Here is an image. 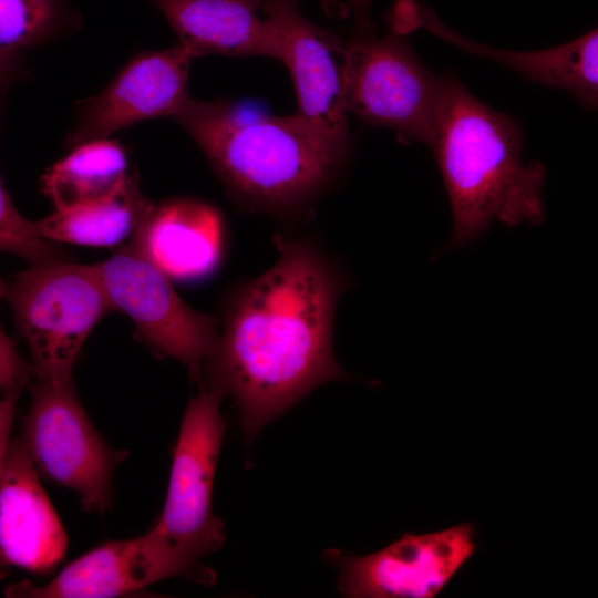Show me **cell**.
I'll list each match as a JSON object with an SVG mask.
<instances>
[{
  "label": "cell",
  "instance_id": "obj_1",
  "mask_svg": "<svg viewBox=\"0 0 598 598\" xmlns=\"http://www.w3.org/2000/svg\"><path fill=\"white\" fill-rule=\"evenodd\" d=\"M279 248L269 269L226 298L204 368L209 385L234 398L248 442L311 390L348 378L332 347L346 276L311 239Z\"/></svg>",
  "mask_w": 598,
  "mask_h": 598
},
{
  "label": "cell",
  "instance_id": "obj_2",
  "mask_svg": "<svg viewBox=\"0 0 598 598\" xmlns=\"http://www.w3.org/2000/svg\"><path fill=\"white\" fill-rule=\"evenodd\" d=\"M175 120L235 202L281 217L306 210L334 182L349 148L297 114L247 116L224 101L192 100Z\"/></svg>",
  "mask_w": 598,
  "mask_h": 598
},
{
  "label": "cell",
  "instance_id": "obj_3",
  "mask_svg": "<svg viewBox=\"0 0 598 598\" xmlns=\"http://www.w3.org/2000/svg\"><path fill=\"white\" fill-rule=\"evenodd\" d=\"M430 146L448 195L453 233L446 250L484 236L493 221L508 227L544 220L545 167L524 163L523 135L512 117L443 78Z\"/></svg>",
  "mask_w": 598,
  "mask_h": 598
},
{
  "label": "cell",
  "instance_id": "obj_4",
  "mask_svg": "<svg viewBox=\"0 0 598 598\" xmlns=\"http://www.w3.org/2000/svg\"><path fill=\"white\" fill-rule=\"evenodd\" d=\"M224 393L208 385L184 413L173 453L163 512L148 530L181 577L214 585L215 573L202 560L225 542L221 520L212 509L213 485L225 434L219 406Z\"/></svg>",
  "mask_w": 598,
  "mask_h": 598
},
{
  "label": "cell",
  "instance_id": "obj_5",
  "mask_svg": "<svg viewBox=\"0 0 598 598\" xmlns=\"http://www.w3.org/2000/svg\"><path fill=\"white\" fill-rule=\"evenodd\" d=\"M20 334L38 381L73 380L79 352L95 324L113 310L96 265L33 264L7 283Z\"/></svg>",
  "mask_w": 598,
  "mask_h": 598
},
{
  "label": "cell",
  "instance_id": "obj_6",
  "mask_svg": "<svg viewBox=\"0 0 598 598\" xmlns=\"http://www.w3.org/2000/svg\"><path fill=\"white\" fill-rule=\"evenodd\" d=\"M443 86L399 33L378 38L367 27L346 41L348 113L393 130L404 143L430 144Z\"/></svg>",
  "mask_w": 598,
  "mask_h": 598
},
{
  "label": "cell",
  "instance_id": "obj_7",
  "mask_svg": "<svg viewBox=\"0 0 598 598\" xmlns=\"http://www.w3.org/2000/svg\"><path fill=\"white\" fill-rule=\"evenodd\" d=\"M20 437L39 474L76 493L83 509L110 508L113 473L127 451L114 450L103 440L73 380H37Z\"/></svg>",
  "mask_w": 598,
  "mask_h": 598
},
{
  "label": "cell",
  "instance_id": "obj_8",
  "mask_svg": "<svg viewBox=\"0 0 598 598\" xmlns=\"http://www.w3.org/2000/svg\"><path fill=\"white\" fill-rule=\"evenodd\" d=\"M95 265L113 309L131 318L156 353L176 359L198 379L215 349L218 320L189 307L169 278L131 245Z\"/></svg>",
  "mask_w": 598,
  "mask_h": 598
},
{
  "label": "cell",
  "instance_id": "obj_9",
  "mask_svg": "<svg viewBox=\"0 0 598 598\" xmlns=\"http://www.w3.org/2000/svg\"><path fill=\"white\" fill-rule=\"evenodd\" d=\"M471 524L404 534L367 556H341L339 590L352 598H433L476 550Z\"/></svg>",
  "mask_w": 598,
  "mask_h": 598
},
{
  "label": "cell",
  "instance_id": "obj_10",
  "mask_svg": "<svg viewBox=\"0 0 598 598\" xmlns=\"http://www.w3.org/2000/svg\"><path fill=\"white\" fill-rule=\"evenodd\" d=\"M265 13L278 37L291 75L297 115L328 137L349 145L346 41L311 23L297 0H266Z\"/></svg>",
  "mask_w": 598,
  "mask_h": 598
},
{
  "label": "cell",
  "instance_id": "obj_11",
  "mask_svg": "<svg viewBox=\"0 0 598 598\" xmlns=\"http://www.w3.org/2000/svg\"><path fill=\"white\" fill-rule=\"evenodd\" d=\"M196 56L183 44L135 55L115 79L85 105L70 135L73 146L106 138L136 123L178 116L193 100L188 73Z\"/></svg>",
  "mask_w": 598,
  "mask_h": 598
},
{
  "label": "cell",
  "instance_id": "obj_12",
  "mask_svg": "<svg viewBox=\"0 0 598 598\" xmlns=\"http://www.w3.org/2000/svg\"><path fill=\"white\" fill-rule=\"evenodd\" d=\"M68 536L20 436L0 464V565L42 574L63 559Z\"/></svg>",
  "mask_w": 598,
  "mask_h": 598
},
{
  "label": "cell",
  "instance_id": "obj_13",
  "mask_svg": "<svg viewBox=\"0 0 598 598\" xmlns=\"http://www.w3.org/2000/svg\"><path fill=\"white\" fill-rule=\"evenodd\" d=\"M395 32L404 34L423 28L472 54L504 64L525 79L574 95L584 106L598 102L597 29L559 47L537 51L491 48L466 39L444 25L425 6L403 0L395 10Z\"/></svg>",
  "mask_w": 598,
  "mask_h": 598
},
{
  "label": "cell",
  "instance_id": "obj_14",
  "mask_svg": "<svg viewBox=\"0 0 598 598\" xmlns=\"http://www.w3.org/2000/svg\"><path fill=\"white\" fill-rule=\"evenodd\" d=\"M179 577L151 534L106 542L65 566L43 586L12 584L8 597L106 598L130 595L159 580Z\"/></svg>",
  "mask_w": 598,
  "mask_h": 598
},
{
  "label": "cell",
  "instance_id": "obj_15",
  "mask_svg": "<svg viewBox=\"0 0 598 598\" xmlns=\"http://www.w3.org/2000/svg\"><path fill=\"white\" fill-rule=\"evenodd\" d=\"M196 58L205 54L279 60L266 0H152Z\"/></svg>",
  "mask_w": 598,
  "mask_h": 598
},
{
  "label": "cell",
  "instance_id": "obj_16",
  "mask_svg": "<svg viewBox=\"0 0 598 598\" xmlns=\"http://www.w3.org/2000/svg\"><path fill=\"white\" fill-rule=\"evenodd\" d=\"M130 245L168 278H198L212 271L221 256V217L193 199L153 205Z\"/></svg>",
  "mask_w": 598,
  "mask_h": 598
},
{
  "label": "cell",
  "instance_id": "obj_17",
  "mask_svg": "<svg viewBox=\"0 0 598 598\" xmlns=\"http://www.w3.org/2000/svg\"><path fill=\"white\" fill-rule=\"evenodd\" d=\"M152 207L138 189L136 176H130L104 199L55 209L34 223L38 234L52 243L112 247L133 236Z\"/></svg>",
  "mask_w": 598,
  "mask_h": 598
},
{
  "label": "cell",
  "instance_id": "obj_18",
  "mask_svg": "<svg viewBox=\"0 0 598 598\" xmlns=\"http://www.w3.org/2000/svg\"><path fill=\"white\" fill-rule=\"evenodd\" d=\"M123 146L109 137L83 142L42 176L41 188L55 209L104 199L130 178Z\"/></svg>",
  "mask_w": 598,
  "mask_h": 598
},
{
  "label": "cell",
  "instance_id": "obj_19",
  "mask_svg": "<svg viewBox=\"0 0 598 598\" xmlns=\"http://www.w3.org/2000/svg\"><path fill=\"white\" fill-rule=\"evenodd\" d=\"M65 17L64 0H0V55L18 58L21 50L48 40Z\"/></svg>",
  "mask_w": 598,
  "mask_h": 598
},
{
  "label": "cell",
  "instance_id": "obj_20",
  "mask_svg": "<svg viewBox=\"0 0 598 598\" xmlns=\"http://www.w3.org/2000/svg\"><path fill=\"white\" fill-rule=\"evenodd\" d=\"M0 252L22 257L33 264L63 260L52 241L37 231L34 220L24 218L14 207L0 176Z\"/></svg>",
  "mask_w": 598,
  "mask_h": 598
},
{
  "label": "cell",
  "instance_id": "obj_21",
  "mask_svg": "<svg viewBox=\"0 0 598 598\" xmlns=\"http://www.w3.org/2000/svg\"><path fill=\"white\" fill-rule=\"evenodd\" d=\"M30 373L31 368L0 324V392L23 386Z\"/></svg>",
  "mask_w": 598,
  "mask_h": 598
},
{
  "label": "cell",
  "instance_id": "obj_22",
  "mask_svg": "<svg viewBox=\"0 0 598 598\" xmlns=\"http://www.w3.org/2000/svg\"><path fill=\"white\" fill-rule=\"evenodd\" d=\"M23 386L13 388L0 396V464L6 453L17 410V404Z\"/></svg>",
  "mask_w": 598,
  "mask_h": 598
},
{
  "label": "cell",
  "instance_id": "obj_23",
  "mask_svg": "<svg viewBox=\"0 0 598 598\" xmlns=\"http://www.w3.org/2000/svg\"><path fill=\"white\" fill-rule=\"evenodd\" d=\"M17 58L0 55V94L12 76Z\"/></svg>",
  "mask_w": 598,
  "mask_h": 598
},
{
  "label": "cell",
  "instance_id": "obj_24",
  "mask_svg": "<svg viewBox=\"0 0 598 598\" xmlns=\"http://www.w3.org/2000/svg\"><path fill=\"white\" fill-rule=\"evenodd\" d=\"M372 0H348L361 22V27H370L367 19L368 9Z\"/></svg>",
  "mask_w": 598,
  "mask_h": 598
},
{
  "label": "cell",
  "instance_id": "obj_25",
  "mask_svg": "<svg viewBox=\"0 0 598 598\" xmlns=\"http://www.w3.org/2000/svg\"><path fill=\"white\" fill-rule=\"evenodd\" d=\"M324 7L328 12L338 14L341 13V7L336 0H319Z\"/></svg>",
  "mask_w": 598,
  "mask_h": 598
},
{
  "label": "cell",
  "instance_id": "obj_26",
  "mask_svg": "<svg viewBox=\"0 0 598 598\" xmlns=\"http://www.w3.org/2000/svg\"><path fill=\"white\" fill-rule=\"evenodd\" d=\"M7 283L0 279V300L6 298Z\"/></svg>",
  "mask_w": 598,
  "mask_h": 598
}]
</instances>
